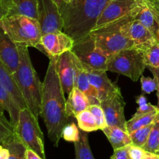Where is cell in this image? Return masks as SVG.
I'll return each mask as SVG.
<instances>
[{"label": "cell", "mask_w": 159, "mask_h": 159, "mask_svg": "<svg viewBox=\"0 0 159 159\" xmlns=\"http://www.w3.org/2000/svg\"><path fill=\"white\" fill-rule=\"evenodd\" d=\"M50 62L43 82L41 116L48 130V138L57 147L62 130L68 124L66 100L56 69L57 57H50Z\"/></svg>", "instance_id": "6da1fadb"}, {"label": "cell", "mask_w": 159, "mask_h": 159, "mask_svg": "<svg viewBox=\"0 0 159 159\" xmlns=\"http://www.w3.org/2000/svg\"><path fill=\"white\" fill-rule=\"evenodd\" d=\"M111 0H72L60 9L63 32L75 41L88 35L96 26L104 8Z\"/></svg>", "instance_id": "7a4b0ae2"}, {"label": "cell", "mask_w": 159, "mask_h": 159, "mask_svg": "<svg viewBox=\"0 0 159 159\" xmlns=\"http://www.w3.org/2000/svg\"><path fill=\"white\" fill-rule=\"evenodd\" d=\"M142 4L126 16L93 29L89 34L94 39L96 47L109 57V60L120 51L134 48L130 27Z\"/></svg>", "instance_id": "3957f363"}, {"label": "cell", "mask_w": 159, "mask_h": 159, "mask_svg": "<svg viewBox=\"0 0 159 159\" xmlns=\"http://www.w3.org/2000/svg\"><path fill=\"white\" fill-rule=\"evenodd\" d=\"M20 63L13 73L20 91L24 99L27 108L38 120L41 115V98L43 82H40L37 71L31 62L28 47L17 44Z\"/></svg>", "instance_id": "277c9868"}, {"label": "cell", "mask_w": 159, "mask_h": 159, "mask_svg": "<svg viewBox=\"0 0 159 159\" xmlns=\"http://www.w3.org/2000/svg\"><path fill=\"white\" fill-rule=\"evenodd\" d=\"M0 26L16 44L33 47L43 51L40 25L36 19L21 15L9 16L0 22Z\"/></svg>", "instance_id": "5b68a950"}, {"label": "cell", "mask_w": 159, "mask_h": 159, "mask_svg": "<svg viewBox=\"0 0 159 159\" xmlns=\"http://www.w3.org/2000/svg\"><path fill=\"white\" fill-rule=\"evenodd\" d=\"M147 68L144 51L135 48H127L120 51L110 57L107 71H113L127 76L137 82Z\"/></svg>", "instance_id": "8992f818"}, {"label": "cell", "mask_w": 159, "mask_h": 159, "mask_svg": "<svg viewBox=\"0 0 159 159\" xmlns=\"http://www.w3.org/2000/svg\"><path fill=\"white\" fill-rule=\"evenodd\" d=\"M15 134L26 148L34 151L43 159L46 158L43 132L39 126L38 120L28 108L20 110Z\"/></svg>", "instance_id": "52a82bcc"}, {"label": "cell", "mask_w": 159, "mask_h": 159, "mask_svg": "<svg viewBox=\"0 0 159 159\" xmlns=\"http://www.w3.org/2000/svg\"><path fill=\"white\" fill-rule=\"evenodd\" d=\"M71 51L85 69L107 71L109 57L96 47L90 34L75 41Z\"/></svg>", "instance_id": "ba28073f"}, {"label": "cell", "mask_w": 159, "mask_h": 159, "mask_svg": "<svg viewBox=\"0 0 159 159\" xmlns=\"http://www.w3.org/2000/svg\"><path fill=\"white\" fill-rule=\"evenodd\" d=\"M42 36L63 31V20L58 6L53 0H38V20Z\"/></svg>", "instance_id": "9c48e42d"}, {"label": "cell", "mask_w": 159, "mask_h": 159, "mask_svg": "<svg viewBox=\"0 0 159 159\" xmlns=\"http://www.w3.org/2000/svg\"><path fill=\"white\" fill-rule=\"evenodd\" d=\"M143 2L144 0H111L102 10L94 29L126 16Z\"/></svg>", "instance_id": "30bf717a"}, {"label": "cell", "mask_w": 159, "mask_h": 159, "mask_svg": "<svg viewBox=\"0 0 159 159\" xmlns=\"http://www.w3.org/2000/svg\"><path fill=\"white\" fill-rule=\"evenodd\" d=\"M100 106L103 110L107 126L118 127L127 130V120L124 115L125 102L121 93L102 101Z\"/></svg>", "instance_id": "8fae6325"}, {"label": "cell", "mask_w": 159, "mask_h": 159, "mask_svg": "<svg viewBox=\"0 0 159 159\" xmlns=\"http://www.w3.org/2000/svg\"><path fill=\"white\" fill-rule=\"evenodd\" d=\"M75 55L68 51L56 59V69L64 93L69 94L74 88L75 78Z\"/></svg>", "instance_id": "7c38bea8"}, {"label": "cell", "mask_w": 159, "mask_h": 159, "mask_svg": "<svg viewBox=\"0 0 159 159\" xmlns=\"http://www.w3.org/2000/svg\"><path fill=\"white\" fill-rule=\"evenodd\" d=\"M75 40L63 31L50 33L42 36L41 44L43 52L48 57H57L68 51H71Z\"/></svg>", "instance_id": "4fadbf2b"}, {"label": "cell", "mask_w": 159, "mask_h": 159, "mask_svg": "<svg viewBox=\"0 0 159 159\" xmlns=\"http://www.w3.org/2000/svg\"><path fill=\"white\" fill-rule=\"evenodd\" d=\"M89 79L93 86L97 91L100 103L113 95L121 93L120 89L115 83L112 82L107 76L105 70L85 69Z\"/></svg>", "instance_id": "5bb4252c"}, {"label": "cell", "mask_w": 159, "mask_h": 159, "mask_svg": "<svg viewBox=\"0 0 159 159\" xmlns=\"http://www.w3.org/2000/svg\"><path fill=\"white\" fill-rule=\"evenodd\" d=\"M0 61L13 74L20 63L18 47L0 26Z\"/></svg>", "instance_id": "9a60e30c"}, {"label": "cell", "mask_w": 159, "mask_h": 159, "mask_svg": "<svg viewBox=\"0 0 159 159\" xmlns=\"http://www.w3.org/2000/svg\"><path fill=\"white\" fill-rule=\"evenodd\" d=\"M75 78L74 87L85 93L89 98L91 105H100L97 91L89 82L86 70L75 57Z\"/></svg>", "instance_id": "2e32d148"}, {"label": "cell", "mask_w": 159, "mask_h": 159, "mask_svg": "<svg viewBox=\"0 0 159 159\" xmlns=\"http://www.w3.org/2000/svg\"><path fill=\"white\" fill-rule=\"evenodd\" d=\"M130 34L134 43V48L142 51H145L157 42L152 33L141 24L136 17L130 24Z\"/></svg>", "instance_id": "e0dca14e"}, {"label": "cell", "mask_w": 159, "mask_h": 159, "mask_svg": "<svg viewBox=\"0 0 159 159\" xmlns=\"http://www.w3.org/2000/svg\"><path fill=\"white\" fill-rule=\"evenodd\" d=\"M0 84L7 90L8 93L11 95L16 103L21 110L27 108V106L20 93L13 74L1 61H0Z\"/></svg>", "instance_id": "ac0fdd59"}, {"label": "cell", "mask_w": 159, "mask_h": 159, "mask_svg": "<svg viewBox=\"0 0 159 159\" xmlns=\"http://www.w3.org/2000/svg\"><path fill=\"white\" fill-rule=\"evenodd\" d=\"M90 102L86 95L81 90L74 87L68 94L66 100V113L68 117H75L90 107Z\"/></svg>", "instance_id": "d6986e66"}, {"label": "cell", "mask_w": 159, "mask_h": 159, "mask_svg": "<svg viewBox=\"0 0 159 159\" xmlns=\"http://www.w3.org/2000/svg\"><path fill=\"white\" fill-rule=\"evenodd\" d=\"M21 15L38 20V0H11L9 16Z\"/></svg>", "instance_id": "ffe728a7"}, {"label": "cell", "mask_w": 159, "mask_h": 159, "mask_svg": "<svg viewBox=\"0 0 159 159\" xmlns=\"http://www.w3.org/2000/svg\"><path fill=\"white\" fill-rule=\"evenodd\" d=\"M102 132L107 136L113 150L122 148L132 144L130 134L120 127L107 126L102 130Z\"/></svg>", "instance_id": "44dd1931"}, {"label": "cell", "mask_w": 159, "mask_h": 159, "mask_svg": "<svg viewBox=\"0 0 159 159\" xmlns=\"http://www.w3.org/2000/svg\"><path fill=\"white\" fill-rule=\"evenodd\" d=\"M136 19L152 33L157 41L159 42V24L155 20L151 9L146 4L145 0L140 7L139 11L136 16Z\"/></svg>", "instance_id": "7402d4cb"}, {"label": "cell", "mask_w": 159, "mask_h": 159, "mask_svg": "<svg viewBox=\"0 0 159 159\" xmlns=\"http://www.w3.org/2000/svg\"><path fill=\"white\" fill-rule=\"evenodd\" d=\"M0 103L4 107L6 111L9 113V120L15 127L18 123L21 109L18 107L11 95L1 84H0Z\"/></svg>", "instance_id": "603a6c76"}, {"label": "cell", "mask_w": 159, "mask_h": 159, "mask_svg": "<svg viewBox=\"0 0 159 159\" xmlns=\"http://www.w3.org/2000/svg\"><path fill=\"white\" fill-rule=\"evenodd\" d=\"M158 113L159 110H157L145 114H134L130 120L127 121V131L129 134H131L138 129L152 124Z\"/></svg>", "instance_id": "cb8c5ba5"}, {"label": "cell", "mask_w": 159, "mask_h": 159, "mask_svg": "<svg viewBox=\"0 0 159 159\" xmlns=\"http://www.w3.org/2000/svg\"><path fill=\"white\" fill-rule=\"evenodd\" d=\"M79 141L74 142L75 159H95L90 149L87 132L80 130Z\"/></svg>", "instance_id": "d4e9b609"}, {"label": "cell", "mask_w": 159, "mask_h": 159, "mask_svg": "<svg viewBox=\"0 0 159 159\" xmlns=\"http://www.w3.org/2000/svg\"><path fill=\"white\" fill-rule=\"evenodd\" d=\"M3 147L9 150V155L7 159H26V152L27 148L17 138L16 134Z\"/></svg>", "instance_id": "484cf974"}, {"label": "cell", "mask_w": 159, "mask_h": 159, "mask_svg": "<svg viewBox=\"0 0 159 159\" xmlns=\"http://www.w3.org/2000/svg\"><path fill=\"white\" fill-rule=\"evenodd\" d=\"M76 119L78 121V127L83 131L88 133V132H93L99 130L96 118L89 109L79 113L76 116Z\"/></svg>", "instance_id": "4316f807"}, {"label": "cell", "mask_w": 159, "mask_h": 159, "mask_svg": "<svg viewBox=\"0 0 159 159\" xmlns=\"http://www.w3.org/2000/svg\"><path fill=\"white\" fill-rule=\"evenodd\" d=\"M159 148V113L154 121L148 141L142 148L145 152L156 154Z\"/></svg>", "instance_id": "83f0119b"}, {"label": "cell", "mask_w": 159, "mask_h": 159, "mask_svg": "<svg viewBox=\"0 0 159 159\" xmlns=\"http://www.w3.org/2000/svg\"><path fill=\"white\" fill-rule=\"evenodd\" d=\"M15 134V127L4 114L0 115V145L4 146Z\"/></svg>", "instance_id": "f1b7e54d"}, {"label": "cell", "mask_w": 159, "mask_h": 159, "mask_svg": "<svg viewBox=\"0 0 159 159\" xmlns=\"http://www.w3.org/2000/svg\"><path fill=\"white\" fill-rule=\"evenodd\" d=\"M153 124L154 122L152 124H149V125L138 129L135 131L130 134L132 144L141 148L144 147V145L146 144L148 139L151 130H152V127H153Z\"/></svg>", "instance_id": "f546056e"}, {"label": "cell", "mask_w": 159, "mask_h": 159, "mask_svg": "<svg viewBox=\"0 0 159 159\" xmlns=\"http://www.w3.org/2000/svg\"><path fill=\"white\" fill-rule=\"evenodd\" d=\"M144 54L147 68H159V42H155Z\"/></svg>", "instance_id": "4dcf8cb0"}, {"label": "cell", "mask_w": 159, "mask_h": 159, "mask_svg": "<svg viewBox=\"0 0 159 159\" xmlns=\"http://www.w3.org/2000/svg\"><path fill=\"white\" fill-rule=\"evenodd\" d=\"M79 132L80 130L75 123L67 124L62 130V138L66 141L74 143L79 141L80 137Z\"/></svg>", "instance_id": "1f68e13d"}, {"label": "cell", "mask_w": 159, "mask_h": 159, "mask_svg": "<svg viewBox=\"0 0 159 159\" xmlns=\"http://www.w3.org/2000/svg\"><path fill=\"white\" fill-rule=\"evenodd\" d=\"M89 110L96 118L99 130H102L106 127H107L105 114H104L103 110L100 105H90Z\"/></svg>", "instance_id": "d6a6232c"}, {"label": "cell", "mask_w": 159, "mask_h": 159, "mask_svg": "<svg viewBox=\"0 0 159 159\" xmlns=\"http://www.w3.org/2000/svg\"><path fill=\"white\" fill-rule=\"evenodd\" d=\"M137 102L138 104V108L137 110L136 113H135L136 115L145 114V113L158 110L156 106H153L148 102L147 98L143 94L140 95L137 97Z\"/></svg>", "instance_id": "836d02e7"}, {"label": "cell", "mask_w": 159, "mask_h": 159, "mask_svg": "<svg viewBox=\"0 0 159 159\" xmlns=\"http://www.w3.org/2000/svg\"><path fill=\"white\" fill-rule=\"evenodd\" d=\"M141 83V89L143 93L146 94H150L154 91L157 90V82L155 78L152 79L150 77H144L141 75L140 78Z\"/></svg>", "instance_id": "e575fe53"}, {"label": "cell", "mask_w": 159, "mask_h": 159, "mask_svg": "<svg viewBox=\"0 0 159 159\" xmlns=\"http://www.w3.org/2000/svg\"><path fill=\"white\" fill-rule=\"evenodd\" d=\"M127 151H128L129 156L131 159H144L147 153V152H145L142 148L134 145L132 144L127 146Z\"/></svg>", "instance_id": "d590c367"}, {"label": "cell", "mask_w": 159, "mask_h": 159, "mask_svg": "<svg viewBox=\"0 0 159 159\" xmlns=\"http://www.w3.org/2000/svg\"><path fill=\"white\" fill-rule=\"evenodd\" d=\"M11 9V0H0V22L8 16Z\"/></svg>", "instance_id": "8d00e7d4"}, {"label": "cell", "mask_w": 159, "mask_h": 159, "mask_svg": "<svg viewBox=\"0 0 159 159\" xmlns=\"http://www.w3.org/2000/svg\"><path fill=\"white\" fill-rule=\"evenodd\" d=\"M145 2L159 24V0H145Z\"/></svg>", "instance_id": "74e56055"}, {"label": "cell", "mask_w": 159, "mask_h": 159, "mask_svg": "<svg viewBox=\"0 0 159 159\" xmlns=\"http://www.w3.org/2000/svg\"><path fill=\"white\" fill-rule=\"evenodd\" d=\"M113 155L115 157L116 159H131L130 157L129 156L128 151H127V147L122 148L114 150Z\"/></svg>", "instance_id": "f35d334b"}, {"label": "cell", "mask_w": 159, "mask_h": 159, "mask_svg": "<svg viewBox=\"0 0 159 159\" xmlns=\"http://www.w3.org/2000/svg\"><path fill=\"white\" fill-rule=\"evenodd\" d=\"M148 69L152 71V75H153L154 78L156 80L157 82V96H158V104H157V108L159 110V68H148Z\"/></svg>", "instance_id": "ab89813d"}, {"label": "cell", "mask_w": 159, "mask_h": 159, "mask_svg": "<svg viewBox=\"0 0 159 159\" xmlns=\"http://www.w3.org/2000/svg\"><path fill=\"white\" fill-rule=\"evenodd\" d=\"M26 159H43L40 155L30 149H26Z\"/></svg>", "instance_id": "60d3db41"}, {"label": "cell", "mask_w": 159, "mask_h": 159, "mask_svg": "<svg viewBox=\"0 0 159 159\" xmlns=\"http://www.w3.org/2000/svg\"><path fill=\"white\" fill-rule=\"evenodd\" d=\"M9 150L6 148L3 147V148L0 152V159H7L8 157H9Z\"/></svg>", "instance_id": "b9f144b4"}, {"label": "cell", "mask_w": 159, "mask_h": 159, "mask_svg": "<svg viewBox=\"0 0 159 159\" xmlns=\"http://www.w3.org/2000/svg\"><path fill=\"white\" fill-rule=\"evenodd\" d=\"M144 159H159V155L157 154L147 152Z\"/></svg>", "instance_id": "7bdbcfd3"}, {"label": "cell", "mask_w": 159, "mask_h": 159, "mask_svg": "<svg viewBox=\"0 0 159 159\" xmlns=\"http://www.w3.org/2000/svg\"><path fill=\"white\" fill-rule=\"evenodd\" d=\"M53 1H54V2L57 5V6H58L59 8H60L61 6H62V4L64 3V0H53Z\"/></svg>", "instance_id": "ee69618b"}, {"label": "cell", "mask_w": 159, "mask_h": 159, "mask_svg": "<svg viewBox=\"0 0 159 159\" xmlns=\"http://www.w3.org/2000/svg\"><path fill=\"white\" fill-rule=\"evenodd\" d=\"M6 111V110H5L4 107L2 106V104L0 103V115H2L4 114V112Z\"/></svg>", "instance_id": "f6af8a7d"}, {"label": "cell", "mask_w": 159, "mask_h": 159, "mask_svg": "<svg viewBox=\"0 0 159 159\" xmlns=\"http://www.w3.org/2000/svg\"><path fill=\"white\" fill-rule=\"evenodd\" d=\"M71 1H72V0H64V3H68Z\"/></svg>", "instance_id": "bcb514c9"}, {"label": "cell", "mask_w": 159, "mask_h": 159, "mask_svg": "<svg viewBox=\"0 0 159 159\" xmlns=\"http://www.w3.org/2000/svg\"><path fill=\"white\" fill-rule=\"evenodd\" d=\"M3 148V146H2V145H0V152H1L2 151V149Z\"/></svg>", "instance_id": "7dc6e473"}, {"label": "cell", "mask_w": 159, "mask_h": 159, "mask_svg": "<svg viewBox=\"0 0 159 159\" xmlns=\"http://www.w3.org/2000/svg\"><path fill=\"white\" fill-rule=\"evenodd\" d=\"M156 154H157V155H159V148H158V151H157V152H156Z\"/></svg>", "instance_id": "c3c4849f"}, {"label": "cell", "mask_w": 159, "mask_h": 159, "mask_svg": "<svg viewBox=\"0 0 159 159\" xmlns=\"http://www.w3.org/2000/svg\"><path fill=\"white\" fill-rule=\"evenodd\" d=\"M110 159H116V158H115V157L113 155V156H111V158H110Z\"/></svg>", "instance_id": "681fc988"}]
</instances>
